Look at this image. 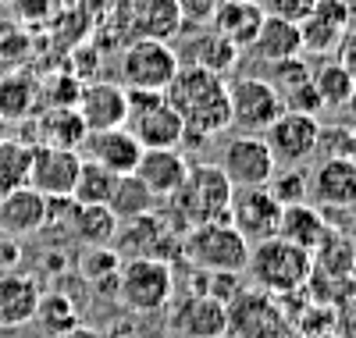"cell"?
I'll use <instances>...</instances> for the list:
<instances>
[{"label":"cell","instance_id":"cell-27","mask_svg":"<svg viewBox=\"0 0 356 338\" xmlns=\"http://www.w3.org/2000/svg\"><path fill=\"white\" fill-rule=\"evenodd\" d=\"M239 57H243V50L235 43H228L221 33H203L189 47V54H178L182 65H196V68H207L214 75H228L235 65H239Z\"/></svg>","mask_w":356,"mask_h":338},{"label":"cell","instance_id":"cell-18","mask_svg":"<svg viewBox=\"0 0 356 338\" xmlns=\"http://www.w3.org/2000/svg\"><path fill=\"white\" fill-rule=\"evenodd\" d=\"M146 189H150L157 200H171L182 182L189 175V161L178 146H164V150H143V157L132 171Z\"/></svg>","mask_w":356,"mask_h":338},{"label":"cell","instance_id":"cell-21","mask_svg":"<svg viewBox=\"0 0 356 338\" xmlns=\"http://www.w3.org/2000/svg\"><path fill=\"white\" fill-rule=\"evenodd\" d=\"M29 121V146H57V150H79L86 139V125L75 107H47Z\"/></svg>","mask_w":356,"mask_h":338},{"label":"cell","instance_id":"cell-6","mask_svg":"<svg viewBox=\"0 0 356 338\" xmlns=\"http://www.w3.org/2000/svg\"><path fill=\"white\" fill-rule=\"evenodd\" d=\"M125 97H129L125 129L139 139L143 150L182 146L186 121L178 118V111L164 100V93H154V89H125Z\"/></svg>","mask_w":356,"mask_h":338},{"label":"cell","instance_id":"cell-49","mask_svg":"<svg viewBox=\"0 0 356 338\" xmlns=\"http://www.w3.org/2000/svg\"><path fill=\"white\" fill-rule=\"evenodd\" d=\"M307 338H339L335 331H321V335H307Z\"/></svg>","mask_w":356,"mask_h":338},{"label":"cell","instance_id":"cell-50","mask_svg":"<svg viewBox=\"0 0 356 338\" xmlns=\"http://www.w3.org/2000/svg\"><path fill=\"white\" fill-rule=\"evenodd\" d=\"M0 139H8V121L0 118Z\"/></svg>","mask_w":356,"mask_h":338},{"label":"cell","instance_id":"cell-24","mask_svg":"<svg viewBox=\"0 0 356 338\" xmlns=\"http://www.w3.org/2000/svg\"><path fill=\"white\" fill-rule=\"evenodd\" d=\"M250 54L253 61H260V65H275V61H285V57H296L303 54V40H300V25L296 22H285V18H275L267 15L257 29L253 43L243 50Z\"/></svg>","mask_w":356,"mask_h":338},{"label":"cell","instance_id":"cell-25","mask_svg":"<svg viewBox=\"0 0 356 338\" xmlns=\"http://www.w3.org/2000/svg\"><path fill=\"white\" fill-rule=\"evenodd\" d=\"M264 18H267V11H264L260 0H225V4L214 11L211 25H214V33H221L228 43L246 50L253 43V36H257V29H260Z\"/></svg>","mask_w":356,"mask_h":338},{"label":"cell","instance_id":"cell-45","mask_svg":"<svg viewBox=\"0 0 356 338\" xmlns=\"http://www.w3.org/2000/svg\"><path fill=\"white\" fill-rule=\"evenodd\" d=\"M335 335L339 338H356V299L346 303L342 310L335 314Z\"/></svg>","mask_w":356,"mask_h":338},{"label":"cell","instance_id":"cell-36","mask_svg":"<svg viewBox=\"0 0 356 338\" xmlns=\"http://www.w3.org/2000/svg\"><path fill=\"white\" fill-rule=\"evenodd\" d=\"M122 253H114L111 246H86V253L79 260V274L89 285H114L118 267H122Z\"/></svg>","mask_w":356,"mask_h":338},{"label":"cell","instance_id":"cell-3","mask_svg":"<svg viewBox=\"0 0 356 338\" xmlns=\"http://www.w3.org/2000/svg\"><path fill=\"white\" fill-rule=\"evenodd\" d=\"M246 271L253 274L260 292L292 296L314 278V253H307L300 246H292V242L275 235V239H264V242L250 246Z\"/></svg>","mask_w":356,"mask_h":338},{"label":"cell","instance_id":"cell-5","mask_svg":"<svg viewBox=\"0 0 356 338\" xmlns=\"http://www.w3.org/2000/svg\"><path fill=\"white\" fill-rule=\"evenodd\" d=\"M182 253L196 271H228L243 274L250 264V242L232 228V221H211L189 228Z\"/></svg>","mask_w":356,"mask_h":338},{"label":"cell","instance_id":"cell-11","mask_svg":"<svg viewBox=\"0 0 356 338\" xmlns=\"http://www.w3.org/2000/svg\"><path fill=\"white\" fill-rule=\"evenodd\" d=\"M285 324V314L278 306V296L260 289H239L228 303V335L235 338H267Z\"/></svg>","mask_w":356,"mask_h":338},{"label":"cell","instance_id":"cell-20","mask_svg":"<svg viewBox=\"0 0 356 338\" xmlns=\"http://www.w3.org/2000/svg\"><path fill=\"white\" fill-rule=\"evenodd\" d=\"M47 228V196H40L33 186H22L0 196V235L25 239Z\"/></svg>","mask_w":356,"mask_h":338},{"label":"cell","instance_id":"cell-29","mask_svg":"<svg viewBox=\"0 0 356 338\" xmlns=\"http://www.w3.org/2000/svg\"><path fill=\"white\" fill-rule=\"evenodd\" d=\"M68 225H72V235L82 246H111L118 239V225L122 221L111 214V207H82V203H75Z\"/></svg>","mask_w":356,"mask_h":338},{"label":"cell","instance_id":"cell-12","mask_svg":"<svg viewBox=\"0 0 356 338\" xmlns=\"http://www.w3.org/2000/svg\"><path fill=\"white\" fill-rule=\"evenodd\" d=\"M75 114L82 118L86 132H107V129H122L129 121V97L125 86L118 82H82L79 100H75Z\"/></svg>","mask_w":356,"mask_h":338},{"label":"cell","instance_id":"cell-7","mask_svg":"<svg viewBox=\"0 0 356 338\" xmlns=\"http://www.w3.org/2000/svg\"><path fill=\"white\" fill-rule=\"evenodd\" d=\"M178 68H182L178 50L171 43H161V40H139L136 36L122 50V57H118V72H122L125 89H154V93H164Z\"/></svg>","mask_w":356,"mask_h":338},{"label":"cell","instance_id":"cell-2","mask_svg":"<svg viewBox=\"0 0 356 338\" xmlns=\"http://www.w3.org/2000/svg\"><path fill=\"white\" fill-rule=\"evenodd\" d=\"M232 196L235 186L228 182V175L218 164H189V175L182 182L168 203L175 207L178 221L189 228L196 225H211V221H228V210H232Z\"/></svg>","mask_w":356,"mask_h":338},{"label":"cell","instance_id":"cell-9","mask_svg":"<svg viewBox=\"0 0 356 338\" xmlns=\"http://www.w3.org/2000/svg\"><path fill=\"white\" fill-rule=\"evenodd\" d=\"M317 132H321V118L282 111L264 129V143L271 150L275 164H307L317 153Z\"/></svg>","mask_w":356,"mask_h":338},{"label":"cell","instance_id":"cell-41","mask_svg":"<svg viewBox=\"0 0 356 338\" xmlns=\"http://www.w3.org/2000/svg\"><path fill=\"white\" fill-rule=\"evenodd\" d=\"M317 0H264V11L275 15V18H285V22H296L300 25L310 11H314Z\"/></svg>","mask_w":356,"mask_h":338},{"label":"cell","instance_id":"cell-40","mask_svg":"<svg viewBox=\"0 0 356 338\" xmlns=\"http://www.w3.org/2000/svg\"><path fill=\"white\" fill-rule=\"evenodd\" d=\"M278 100H282V111H296V114H314L317 118L324 111L317 89H314V79H307L303 86H296V89H289V93H282Z\"/></svg>","mask_w":356,"mask_h":338},{"label":"cell","instance_id":"cell-10","mask_svg":"<svg viewBox=\"0 0 356 338\" xmlns=\"http://www.w3.org/2000/svg\"><path fill=\"white\" fill-rule=\"evenodd\" d=\"M228 100H232V125H239L243 132L264 136V129L282 114V100L275 93V86L257 75H243L228 82Z\"/></svg>","mask_w":356,"mask_h":338},{"label":"cell","instance_id":"cell-34","mask_svg":"<svg viewBox=\"0 0 356 338\" xmlns=\"http://www.w3.org/2000/svg\"><path fill=\"white\" fill-rule=\"evenodd\" d=\"M314 89H317V97H321V104L328 107V111H335L353 89H356V82L335 65L332 57H317V65H314Z\"/></svg>","mask_w":356,"mask_h":338},{"label":"cell","instance_id":"cell-16","mask_svg":"<svg viewBox=\"0 0 356 338\" xmlns=\"http://www.w3.org/2000/svg\"><path fill=\"white\" fill-rule=\"evenodd\" d=\"M310 200L328 210L356 207V161L353 157H321L310 171Z\"/></svg>","mask_w":356,"mask_h":338},{"label":"cell","instance_id":"cell-26","mask_svg":"<svg viewBox=\"0 0 356 338\" xmlns=\"http://www.w3.org/2000/svg\"><path fill=\"white\" fill-rule=\"evenodd\" d=\"M328 235V221H324L321 207L314 203H292V207H282V221H278V239L300 246V250L314 253L317 246Z\"/></svg>","mask_w":356,"mask_h":338},{"label":"cell","instance_id":"cell-14","mask_svg":"<svg viewBox=\"0 0 356 338\" xmlns=\"http://www.w3.org/2000/svg\"><path fill=\"white\" fill-rule=\"evenodd\" d=\"M228 221L232 228L239 232L250 246L264 242V239H275L278 235V221H282V203L260 189H243V196H232V210H228Z\"/></svg>","mask_w":356,"mask_h":338},{"label":"cell","instance_id":"cell-47","mask_svg":"<svg viewBox=\"0 0 356 338\" xmlns=\"http://www.w3.org/2000/svg\"><path fill=\"white\" fill-rule=\"evenodd\" d=\"M54 338H104V335L93 331V328H86V324H75V328H68V331H61V335H54Z\"/></svg>","mask_w":356,"mask_h":338},{"label":"cell","instance_id":"cell-43","mask_svg":"<svg viewBox=\"0 0 356 338\" xmlns=\"http://www.w3.org/2000/svg\"><path fill=\"white\" fill-rule=\"evenodd\" d=\"M332 61H335V65L356 82V29H346V33H342V40L335 43V50L328 54Z\"/></svg>","mask_w":356,"mask_h":338},{"label":"cell","instance_id":"cell-44","mask_svg":"<svg viewBox=\"0 0 356 338\" xmlns=\"http://www.w3.org/2000/svg\"><path fill=\"white\" fill-rule=\"evenodd\" d=\"M18 260H22V246H18V239L0 235V274L15 271V267H18Z\"/></svg>","mask_w":356,"mask_h":338},{"label":"cell","instance_id":"cell-28","mask_svg":"<svg viewBox=\"0 0 356 338\" xmlns=\"http://www.w3.org/2000/svg\"><path fill=\"white\" fill-rule=\"evenodd\" d=\"M36 104H40V86H36L33 75H25V72L0 75V118L4 121L33 118Z\"/></svg>","mask_w":356,"mask_h":338},{"label":"cell","instance_id":"cell-19","mask_svg":"<svg viewBox=\"0 0 356 338\" xmlns=\"http://www.w3.org/2000/svg\"><path fill=\"white\" fill-rule=\"evenodd\" d=\"M349 29V15L342 0H317L314 11L300 22V40H303V54L310 57H328L335 50V43L342 40V33Z\"/></svg>","mask_w":356,"mask_h":338},{"label":"cell","instance_id":"cell-42","mask_svg":"<svg viewBox=\"0 0 356 338\" xmlns=\"http://www.w3.org/2000/svg\"><path fill=\"white\" fill-rule=\"evenodd\" d=\"M221 4L225 0H178V11H182L186 25H211V18Z\"/></svg>","mask_w":356,"mask_h":338},{"label":"cell","instance_id":"cell-48","mask_svg":"<svg viewBox=\"0 0 356 338\" xmlns=\"http://www.w3.org/2000/svg\"><path fill=\"white\" fill-rule=\"evenodd\" d=\"M346 4V15H349V29H356V0H342Z\"/></svg>","mask_w":356,"mask_h":338},{"label":"cell","instance_id":"cell-1","mask_svg":"<svg viewBox=\"0 0 356 338\" xmlns=\"http://www.w3.org/2000/svg\"><path fill=\"white\" fill-rule=\"evenodd\" d=\"M164 100L186 121L182 143L211 139L232 129V100L225 75H214L196 65H182L164 89Z\"/></svg>","mask_w":356,"mask_h":338},{"label":"cell","instance_id":"cell-31","mask_svg":"<svg viewBox=\"0 0 356 338\" xmlns=\"http://www.w3.org/2000/svg\"><path fill=\"white\" fill-rule=\"evenodd\" d=\"M29 164H33V146L25 139H0V196L29 186Z\"/></svg>","mask_w":356,"mask_h":338},{"label":"cell","instance_id":"cell-51","mask_svg":"<svg viewBox=\"0 0 356 338\" xmlns=\"http://www.w3.org/2000/svg\"><path fill=\"white\" fill-rule=\"evenodd\" d=\"M353 143H356V129H353Z\"/></svg>","mask_w":356,"mask_h":338},{"label":"cell","instance_id":"cell-23","mask_svg":"<svg viewBox=\"0 0 356 338\" xmlns=\"http://www.w3.org/2000/svg\"><path fill=\"white\" fill-rule=\"evenodd\" d=\"M36 303H40V285L29 274H0V331L25 328L36 317Z\"/></svg>","mask_w":356,"mask_h":338},{"label":"cell","instance_id":"cell-30","mask_svg":"<svg viewBox=\"0 0 356 338\" xmlns=\"http://www.w3.org/2000/svg\"><path fill=\"white\" fill-rule=\"evenodd\" d=\"M157 196L143 186V182L136 178V175H122L114 182V193H111V200H107V207H111V214L118 221H136V218H146V214H154L157 210Z\"/></svg>","mask_w":356,"mask_h":338},{"label":"cell","instance_id":"cell-17","mask_svg":"<svg viewBox=\"0 0 356 338\" xmlns=\"http://www.w3.org/2000/svg\"><path fill=\"white\" fill-rule=\"evenodd\" d=\"M82 157L86 161H93V164H100L104 171H111V175H132L136 171V164H139V157H143V146H139V139L122 125V129H107V132H86V139H82Z\"/></svg>","mask_w":356,"mask_h":338},{"label":"cell","instance_id":"cell-13","mask_svg":"<svg viewBox=\"0 0 356 338\" xmlns=\"http://www.w3.org/2000/svg\"><path fill=\"white\" fill-rule=\"evenodd\" d=\"M82 168L79 150H57V146H33V164H29V186L40 196H72L75 178Z\"/></svg>","mask_w":356,"mask_h":338},{"label":"cell","instance_id":"cell-35","mask_svg":"<svg viewBox=\"0 0 356 338\" xmlns=\"http://www.w3.org/2000/svg\"><path fill=\"white\" fill-rule=\"evenodd\" d=\"M47 335H61L68 328L79 324V310H75V303L72 296L65 292H40V303H36V317H33Z\"/></svg>","mask_w":356,"mask_h":338},{"label":"cell","instance_id":"cell-4","mask_svg":"<svg viewBox=\"0 0 356 338\" xmlns=\"http://www.w3.org/2000/svg\"><path fill=\"white\" fill-rule=\"evenodd\" d=\"M118 299L132 314H157L171 303L175 271L161 257H125L118 267Z\"/></svg>","mask_w":356,"mask_h":338},{"label":"cell","instance_id":"cell-15","mask_svg":"<svg viewBox=\"0 0 356 338\" xmlns=\"http://www.w3.org/2000/svg\"><path fill=\"white\" fill-rule=\"evenodd\" d=\"M171 331L178 338H225L228 306L203 292H189L171 306Z\"/></svg>","mask_w":356,"mask_h":338},{"label":"cell","instance_id":"cell-33","mask_svg":"<svg viewBox=\"0 0 356 338\" xmlns=\"http://www.w3.org/2000/svg\"><path fill=\"white\" fill-rule=\"evenodd\" d=\"M264 189L271 193L282 207L310 203V171L303 164H282V168H275L271 178H267Z\"/></svg>","mask_w":356,"mask_h":338},{"label":"cell","instance_id":"cell-32","mask_svg":"<svg viewBox=\"0 0 356 338\" xmlns=\"http://www.w3.org/2000/svg\"><path fill=\"white\" fill-rule=\"evenodd\" d=\"M114 182L118 175L104 171L100 164L86 161L82 157V168H79V178H75V189H72V200L82 203V207H107L111 193H114Z\"/></svg>","mask_w":356,"mask_h":338},{"label":"cell","instance_id":"cell-8","mask_svg":"<svg viewBox=\"0 0 356 338\" xmlns=\"http://www.w3.org/2000/svg\"><path fill=\"white\" fill-rule=\"evenodd\" d=\"M228 182L235 189H260L267 186V178L275 175V157L267 150L264 136H253V132H243V136H232L221 150V164H218Z\"/></svg>","mask_w":356,"mask_h":338},{"label":"cell","instance_id":"cell-37","mask_svg":"<svg viewBox=\"0 0 356 338\" xmlns=\"http://www.w3.org/2000/svg\"><path fill=\"white\" fill-rule=\"evenodd\" d=\"M267 82L275 86V93H289V89L303 86L307 79H314V61L307 54H296V57H285V61H275V65H267Z\"/></svg>","mask_w":356,"mask_h":338},{"label":"cell","instance_id":"cell-39","mask_svg":"<svg viewBox=\"0 0 356 338\" xmlns=\"http://www.w3.org/2000/svg\"><path fill=\"white\" fill-rule=\"evenodd\" d=\"M196 285H200L196 292L211 296V299H218V303H225V306L239 296V289H243L239 274H228V271H200Z\"/></svg>","mask_w":356,"mask_h":338},{"label":"cell","instance_id":"cell-38","mask_svg":"<svg viewBox=\"0 0 356 338\" xmlns=\"http://www.w3.org/2000/svg\"><path fill=\"white\" fill-rule=\"evenodd\" d=\"M317 153L321 157H353L356 161V143H353V129L346 125H321L317 132ZM314 153V157H317Z\"/></svg>","mask_w":356,"mask_h":338},{"label":"cell","instance_id":"cell-46","mask_svg":"<svg viewBox=\"0 0 356 338\" xmlns=\"http://www.w3.org/2000/svg\"><path fill=\"white\" fill-rule=\"evenodd\" d=\"M335 114H339V118H335V125L356 129V89H353V93H349V97H346V100L335 107Z\"/></svg>","mask_w":356,"mask_h":338},{"label":"cell","instance_id":"cell-22","mask_svg":"<svg viewBox=\"0 0 356 338\" xmlns=\"http://www.w3.org/2000/svg\"><path fill=\"white\" fill-rule=\"evenodd\" d=\"M129 25L139 40L171 43L186 29L178 0H129Z\"/></svg>","mask_w":356,"mask_h":338}]
</instances>
